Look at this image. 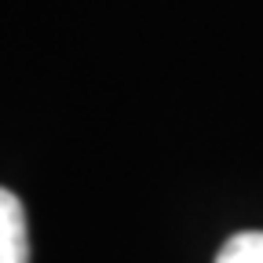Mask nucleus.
<instances>
[{
    "instance_id": "f257e3e1",
    "label": "nucleus",
    "mask_w": 263,
    "mask_h": 263,
    "mask_svg": "<svg viewBox=\"0 0 263 263\" xmlns=\"http://www.w3.org/2000/svg\"><path fill=\"white\" fill-rule=\"evenodd\" d=\"M0 263H29L26 209L4 186H0Z\"/></svg>"
},
{
    "instance_id": "f03ea898",
    "label": "nucleus",
    "mask_w": 263,
    "mask_h": 263,
    "mask_svg": "<svg viewBox=\"0 0 263 263\" xmlns=\"http://www.w3.org/2000/svg\"><path fill=\"white\" fill-rule=\"evenodd\" d=\"M216 263H263V230H241L216 256Z\"/></svg>"
}]
</instances>
